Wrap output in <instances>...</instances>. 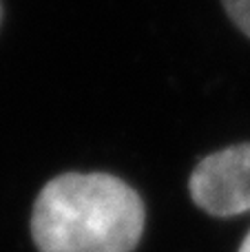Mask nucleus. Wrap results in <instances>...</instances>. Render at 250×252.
<instances>
[{"mask_svg": "<svg viewBox=\"0 0 250 252\" xmlns=\"http://www.w3.org/2000/svg\"><path fill=\"white\" fill-rule=\"evenodd\" d=\"M144 230V204L106 173H64L44 184L31 215L40 252H131Z\"/></svg>", "mask_w": 250, "mask_h": 252, "instance_id": "nucleus-1", "label": "nucleus"}, {"mask_svg": "<svg viewBox=\"0 0 250 252\" xmlns=\"http://www.w3.org/2000/svg\"><path fill=\"white\" fill-rule=\"evenodd\" d=\"M193 201L215 217L250 210V142L206 155L188 182Z\"/></svg>", "mask_w": 250, "mask_h": 252, "instance_id": "nucleus-2", "label": "nucleus"}, {"mask_svg": "<svg viewBox=\"0 0 250 252\" xmlns=\"http://www.w3.org/2000/svg\"><path fill=\"white\" fill-rule=\"evenodd\" d=\"M228 18L233 25L242 31L246 38H250V0H221Z\"/></svg>", "mask_w": 250, "mask_h": 252, "instance_id": "nucleus-3", "label": "nucleus"}, {"mask_svg": "<svg viewBox=\"0 0 250 252\" xmlns=\"http://www.w3.org/2000/svg\"><path fill=\"white\" fill-rule=\"evenodd\" d=\"M239 252H250V232L246 235V239H244V244H242V248H239Z\"/></svg>", "mask_w": 250, "mask_h": 252, "instance_id": "nucleus-4", "label": "nucleus"}, {"mask_svg": "<svg viewBox=\"0 0 250 252\" xmlns=\"http://www.w3.org/2000/svg\"><path fill=\"white\" fill-rule=\"evenodd\" d=\"M2 16H4V11H2V2H0V25H2Z\"/></svg>", "mask_w": 250, "mask_h": 252, "instance_id": "nucleus-5", "label": "nucleus"}]
</instances>
